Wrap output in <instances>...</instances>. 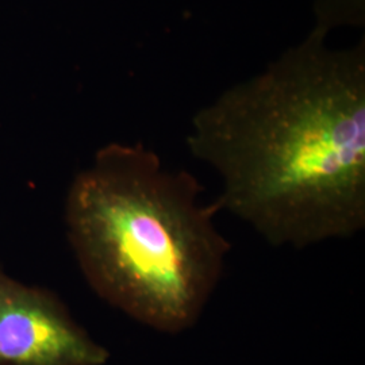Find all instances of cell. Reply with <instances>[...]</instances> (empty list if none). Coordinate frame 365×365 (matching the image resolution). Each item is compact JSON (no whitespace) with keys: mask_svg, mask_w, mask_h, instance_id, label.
Here are the masks:
<instances>
[{"mask_svg":"<svg viewBox=\"0 0 365 365\" xmlns=\"http://www.w3.org/2000/svg\"><path fill=\"white\" fill-rule=\"evenodd\" d=\"M190 153L221 178L222 211L276 248L365 229V38L312 33L191 118Z\"/></svg>","mask_w":365,"mask_h":365,"instance_id":"6da1fadb","label":"cell"},{"mask_svg":"<svg viewBox=\"0 0 365 365\" xmlns=\"http://www.w3.org/2000/svg\"><path fill=\"white\" fill-rule=\"evenodd\" d=\"M203 184L145 145L101 148L66 200L68 238L95 294L161 333L195 327L221 283L232 244Z\"/></svg>","mask_w":365,"mask_h":365,"instance_id":"7a4b0ae2","label":"cell"},{"mask_svg":"<svg viewBox=\"0 0 365 365\" xmlns=\"http://www.w3.org/2000/svg\"><path fill=\"white\" fill-rule=\"evenodd\" d=\"M108 357L53 292L0 271V365H103Z\"/></svg>","mask_w":365,"mask_h":365,"instance_id":"3957f363","label":"cell"},{"mask_svg":"<svg viewBox=\"0 0 365 365\" xmlns=\"http://www.w3.org/2000/svg\"><path fill=\"white\" fill-rule=\"evenodd\" d=\"M314 26L310 33L327 38L341 27L365 26V0H313Z\"/></svg>","mask_w":365,"mask_h":365,"instance_id":"277c9868","label":"cell"}]
</instances>
